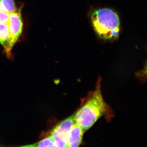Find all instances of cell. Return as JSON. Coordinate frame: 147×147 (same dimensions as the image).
<instances>
[{
    "instance_id": "obj_1",
    "label": "cell",
    "mask_w": 147,
    "mask_h": 147,
    "mask_svg": "<svg viewBox=\"0 0 147 147\" xmlns=\"http://www.w3.org/2000/svg\"><path fill=\"white\" fill-rule=\"evenodd\" d=\"M101 80L100 77L90 97L75 113V122L85 131L90 128L100 117L105 115L108 109L102 97Z\"/></svg>"
},
{
    "instance_id": "obj_2",
    "label": "cell",
    "mask_w": 147,
    "mask_h": 147,
    "mask_svg": "<svg viewBox=\"0 0 147 147\" xmlns=\"http://www.w3.org/2000/svg\"><path fill=\"white\" fill-rule=\"evenodd\" d=\"M92 26L98 37L104 40L117 39L120 30L118 15L110 8L96 9L90 16Z\"/></svg>"
},
{
    "instance_id": "obj_3",
    "label": "cell",
    "mask_w": 147,
    "mask_h": 147,
    "mask_svg": "<svg viewBox=\"0 0 147 147\" xmlns=\"http://www.w3.org/2000/svg\"><path fill=\"white\" fill-rule=\"evenodd\" d=\"M75 114L61 121L53 129L50 135L55 147H67V138L69 131L76 123Z\"/></svg>"
},
{
    "instance_id": "obj_4",
    "label": "cell",
    "mask_w": 147,
    "mask_h": 147,
    "mask_svg": "<svg viewBox=\"0 0 147 147\" xmlns=\"http://www.w3.org/2000/svg\"><path fill=\"white\" fill-rule=\"evenodd\" d=\"M23 4L18 6V8L13 12L9 13L7 22L9 33V45L12 50L13 46L18 42L21 36L24 28L22 9Z\"/></svg>"
},
{
    "instance_id": "obj_5",
    "label": "cell",
    "mask_w": 147,
    "mask_h": 147,
    "mask_svg": "<svg viewBox=\"0 0 147 147\" xmlns=\"http://www.w3.org/2000/svg\"><path fill=\"white\" fill-rule=\"evenodd\" d=\"M84 129L78 124L75 123L69 131L67 138V147H78L82 144Z\"/></svg>"
},
{
    "instance_id": "obj_6",
    "label": "cell",
    "mask_w": 147,
    "mask_h": 147,
    "mask_svg": "<svg viewBox=\"0 0 147 147\" xmlns=\"http://www.w3.org/2000/svg\"><path fill=\"white\" fill-rule=\"evenodd\" d=\"M0 44L3 48L4 53L7 57L8 59H13L12 50L9 45L8 27L7 24L0 23Z\"/></svg>"
},
{
    "instance_id": "obj_7",
    "label": "cell",
    "mask_w": 147,
    "mask_h": 147,
    "mask_svg": "<svg viewBox=\"0 0 147 147\" xmlns=\"http://www.w3.org/2000/svg\"><path fill=\"white\" fill-rule=\"evenodd\" d=\"M18 7L14 0H0L1 11L10 13L16 10Z\"/></svg>"
},
{
    "instance_id": "obj_8",
    "label": "cell",
    "mask_w": 147,
    "mask_h": 147,
    "mask_svg": "<svg viewBox=\"0 0 147 147\" xmlns=\"http://www.w3.org/2000/svg\"><path fill=\"white\" fill-rule=\"evenodd\" d=\"M24 146L27 147H55L54 142L50 135L42 139L41 141L37 142L35 144L30 145H27Z\"/></svg>"
},
{
    "instance_id": "obj_9",
    "label": "cell",
    "mask_w": 147,
    "mask_h": 147,
    "mask_svg": "<svg viewBox=\"0 0 147 147\" xmlns=\"http://www.w3.org/2000/svg\"><path fill=\"white\" fill-rule=\"evenodd\" d=\"M136 76L138 79L142 82H146L147 80V66L144 68L138 71L136 74Z\"/></svg>"
},
{
    "instance_id": "obj_10",
    "label": "cell",
    "mask_w": 147,
    "mask_h": 147,
    "mask_svg": "<svg viewBox=\"0 0 147 147\" xmlns=\"http://www.w3.org/2000/svg\"><path fill=\"white\" fill-rule=\"evenodd\" d=\"M9 13L0 11V23L7 24Z\"/></svg>"
},
{
    "instance_id": "obj_11",
    "label": "cell",
    "mask_w": 147,
    "mask_h": 147,
    "mask_svg": "<svg viewBox=\"0 0 147 147\" xmlns=\"http://www.w3.org/2000/svg\"><path fill=\"white\" fill-rule=\"evenodd\" d=\"M146 66H147V63H146Z\"/></svg>"
}]
</instances>
